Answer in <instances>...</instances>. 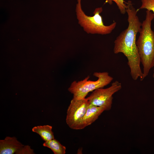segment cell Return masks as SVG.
<instances>
[{"instance_id":"1","label":"cell","mask_w":154,"mask_h":154,"mask_svg":"<svg viewBox=\"0 0 154 154\" xmlns=\"http://www.w3.org/2000/svg\"><path fill=\"white\" fill-rule=\"evenodd\" d=\"M126 3L128 25L115 40L113 52L115 54L121 53L124 54L127 59L132 78L136 80L139 78L141 81L144 79L143 76L140 66L141 61L136 44V37L141 30L142 23L137 15L138 11L131 1H129Z\"/></svg>"},{"instance_id":"2","label":"cell","mask_w":154,"mask_h":154,"mask_svg":"<svg viewBox=\"0 0 154 154\" xmlns=\"http://www.w3.org/2000/svg\"><path fill=\"white\" fill-rule=\"evenodd\" d=\"M154 13L147 10L145 20L142 23L139 35L136 41L141 62L143 66V79L154 67V31L151 29Z\"/></svg>"},{"instance_id":"3","label":"cell","mask_w":154,"mask_h":154,"mask_svg":"<svg viewBox=\"0 0 154 154\" xmlns=\"http://www.w3.org/2000/svg\"><path fill=\"white\" fill-rule=\"evenodd\" d=\"M81 1L77 0L75 12L78 23L84 31L91 34L106 35L111 33L116 27L117 23L114 21L108 25L104 24L100 15L103 11L102 7L95 9L93 16L87 15L82 9Z\"/></svg>"},{"instance_id":"4","label":"cell","mask_w":154,"mask_h":154,"mask_svg":"<svg viewBox=\"0 0 154 154\" xmlns=\"http://www.w3.org/2000/svg\"><path fill=\"white\" fill-rule=\"evenodd\" d=\"M93 75L98 78L96 81L89 80L90 77L88 76L82 80L74 81L71 83L68 90L73 95V98H85L89 93L104 88L110 84L113 79L107 72H95Z\"/></svg>"},{"instance_id":"5","label":"cell","mask_w":154,"mask_h":154,"mask_svg":"<svg viewBox=\"0 0 154 154\" xmlns=\"http://www.w3.org/2000/svg\"><path fill=\"white\" fill-rule=\"evenodd\" d=\"M121 88V83L116 80L108 88H100L94 90L87 98L90 104L102 107L105 111L109 110L112 106L113 95Z\"/></svg>"},{"instance_id":"6","label":"cell","mask_w":154,"mask_h":154,"mask_svg":"<svg viewBox=\"0 0 154 154\" xmlns=\"http://www.w3.org/2000/svg\"><path fill=\"white\" fill-rule=\"evenodd\" d=\"M90 104L87 98H73L67 109L66 119V123L70 128L76 129Z\"/></svg>"},{"instance_id":"7","label":"cell","mask_w":154,"mask_h":154,"mask_svg":"<svg viewBox=\"0 0 154 154\" xmlns=\"http://www.w3.org/2000/svg\"><path fill=\"white\" fill-rule=\"evenodd\" d=\"M105 110L102 107L90 104L85 115L78 125L76 130H80L91 125Z\"/></svg>"},{"instance_id":"8","label":"cell","mask_w":154,"mask_h":154,"mask_svg":"<svg viewBox=\"0 0 154 154\" xmlns=\"http://www.w3.org/2000/svg\"><path fill=\"white\" fill-rule=\"evenodd\" d=\"M15 137H6L0 140V154H13L24 146Z\"/></svg>"},{"instance_id":"9","label":"cell","mask_w":154,"mask_h":154,"mask_svg":"<svg viewBox=\"0 0 154 154\" xmlns=\"http://www.w3.org/2000/svg\"><path fill=\"white\" fill-rule=\"evenodd\" d=\"M52 127L49 125H39L33 128L32 131L39 135L45 141L54 139Z\"/></svg>"},{"instance_id":"10","label":"cell","mask_w":154,"mask_h":154,"mask_svg":"<svg viewBox=\"0 0 154 154\" xmlns=\"http://www.w3.org/2000/svg\"><path fill=\"white\" fill-rule=\"evenodd\" d=\"M43 145L50 148L54 154H65L66 153V147L54 139L45 141Z\"/></svg>"},{"instance_id":"11","label":"cell","mask_w":154,"mask_h":154,"mask_svg":"<svg viewBox=\"0 0 154 154\" xmlns=\"http://www.w3.org/2000/svg\"><path fill=\"white\" fill-rule=\"evenodd\" d=\"M114 2L116 4L120 13L122 14H124L126 13L127 5L126 2L124 0H106V3L111 5L113 2Z\"/></svg>"},{"instance_id":"12","label":"cell","mask_w":154,"mask_h":154,"mask_svg":"<svg viewBox=\"0 0 154 154\" xmlns=\"http://www.w3.org/2000/svg\"><path fill=\"white\" fill-rule=\"evenodd\" d=\"M141 6L137 9L138 11L140 9H145L154 13V0H141Z\"/></svg>"},{"instance_id":"13","label":"cell","mask_w":154,"mask_h":154,"mask_svg":"<svg viewBox=\"0 0 154 154\" xmlns=\"http://www.w3.org/2000/svg\"><path fill=\"white\" fill-rule=\"evenodd\" d=\"M34 153L33 150L31 149L30 146L28 145L23 146L15 153L17 154H32Z\"/></svg>"},{"instance_id":"14","label":"cell","mask_w":154,"mask_h":154,"mask_svg":"<svg viewBox=\"0 0 154 154\" xmlns=\"http://www.w3.org/2000/svg\"><path fill=\"white\" fill-rule=\"evenodd\" d=\"M153 77L154 78V70H153Z\"/></svg>"}]
</instances>
